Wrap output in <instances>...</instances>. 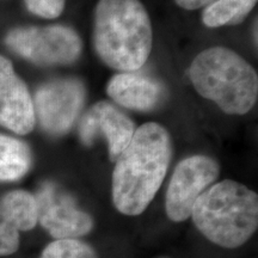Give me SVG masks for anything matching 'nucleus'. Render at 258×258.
I'll return each instance as SVG.
<instances>
[{"instance_id": "obj_3", "label": "nucleus", "mask_w": 258, "mask_h": 258, "mask_svg": "<svg viewBox=\"0 0 258 258\" xmlns=\"http://www.w3.org/2000/svg\"><path fill=\"white\" fill-rule=\"evenodd\" d=\"M190 218L209 241L235 249L257 231L258 196L247 186L225 179L196 200Z\"/></svg>"}, {"instance_id": "obj_1", "label": "nucleus", "mask_w": 258, "mask_h": 258, "mask_svg": "<svg viewBox=\"0 0 258 258\" xmlns=\"http://www.w3.org/2000/svg\"><path fill=\"white\" fill-rule=\"evenodd\" d=\"M171 153L163 125L148 122L135 131L112 172V201L118 212L129 217L145 212L163 184Z\"/></svg>"}, {"instance_id": "obj_14", "label": "nucleus", "mask_w": 258, "mask_h": 258, "mask_svg": "<svg viewBox=\"0 0 258 258\" xmlns=\"http://www.w3.org/2000/svg\"><path fill=\"white\" fill-rule=\"evenodd\" d=\"M256 3L257 0H215L205 9L202 22L209 28L238 24L250 14Z\"/></svg>"}, {"instance_id": "obj_8", "label": "nucleus", "mask_w": 258, "mask_h": 258, "mask_svg": "<svg viewBox=\"0 0 258 258\" xmlns=\"http://www.w3.org/2000/svg\"><path fill=\"white\" fill-rule=\"evenodd\" d=\"M218 163L207 156H191L179 161L167 186L165 212L173 222L191 217L196 200L217 180Z\"/></svg>"}, {"instance_id": "obj_15", "label": "nucleus", "mask_w": 258, "mask_h": 258, "mask_svg": "<svg viewBox=\"0 0 258 258\" xmlns=\"http://www.w3.org/2000/svg\"><path fill=\"white\" fill-rule=\"evenodd\" d=\"M40 258H99L91 245L79 239H60L48 244Z\"/></svg>"}, {"instance_id": "obj_12", "label": "nucleus", "mask_w": 258, "mask_h": 258, "mask_svg": "<svg viewBox=\"0 0 258 258\" xmlns=\"http://www.w3.org/2000/svg\"><path fill=\"white\" fill-rule=\"evenodd\" d=\"M106 92L117 104L141 111L157 108L164 98V88L160 82L137 71L112 77L106 86Z\"/></svg>"}, {"instance_id": "obj_13", "label": "nucleus", "mask_w": 258, "mask_h": 258, "mask_svg": "<svg viewBox=\"0 0 258 258\" xmlns=\"http://www.w3.org/2000/svg\"><path fill=\"white\" fill-rule=\"evenodd\" d=\"M32 165L30 147L18 139L0 134V182H15Z\"/></svg>"}, {"instance_id": "obj_2", "label": "nucleus", "mask_w": 258, "mask_h": 258, "mask_svg": "<svg viewBox=\"0 0 258 258\" xmlns=\"http://www.w3.org/2000/svg\"><path fill=\"white\" fill-rule=\"evenodd\" d=\"M152 41L150 17L139 0H99L93 42L103 62L122 72L138 71L150 56Z\"/></svg>"}, {"instance_id": "obj_6", "label": "nucleus", "mask_w": 258, "mask_h": 258, "mask_svg": "<svg viewBox=\"0 0 258 258\" xmlns=\"http://www.w3.org/2000/svg\"><path fill=\"white\" fill-rule=\"evenodd\" d=\"M86 90L77 78H57L41 85L32 101L35 118L43 131L62 135L70 131L85 103Z\"/></svg>"}, {"instance_id": "obj_4", "label": "nucleus", "mask_w": 258, "mask_h": 258, "mask_svg": "<svg viewBox=\"0 0 258 258\" xmlns=\"http://www.w3.org/2000/svg\"><path fill=\"white\" fill-rule=\"evenodd\" d=\"M189 78L200 95L230 115H244L256 104L258 77L239 54L225 47L201 51L189 69Z\"/></svg>"}, {"instance_id": "obj_17", "label": "nucleus", "mask_w": 258, "mask_h": 258, "mask_svg": "<svg viewBox=\"0 0 258 258\" xmlns=\"http://www.w3.org/2000/svg\"><path fill=\"white\" fill-rule=\"evenodd\" d=\"M176 4L185 10H196L211 5L215 0H175Z\"/></svg>"}, {"instance_id": "obj_5", "label": "nucleus", "mask_w": 258, "mask_h": 258, "mask_svg": "<svg viewBox=\"0 0 258 258\" xmlns=\"http://www.w3.org/2000/svg\"><path fill=\"white\" fill-rule=\"evenodd\" d=\"M5 43L19 56L42 66L72 63L78 60L83 48L79 35L64 25L12 29Z\"/></svg>"}, {"instance_id": "obj_9", "label": "nucleus", "mask_w": 258, "mask_h": 258, "mask_svg": "<svg viewBox=\"0 0 258 258\" xmlns=\"http://www.w3.org/2000/svg\"><path fill=\"white\" fill-rule=\"evenodd\" d=\"M133 121L110 103L101 101L93 104L79 124V138L83 144L92 145L97 137L105 138L109 147V157L116 161L131 143L135 133Z\"/></svg>"}, {"instance_id": "obj_16", "label": "nucleus", "mask_w": 258, "mask_h": 258, "mask_svg": "<svg viewBox=\"0 0 258 258\" xmlns=\"http://www.w3.org/2000/svg\"><path fill=\"white\" fill-rule=\"evenodd\" d=\"M31 14L42 18H56L62 14L66 0H24Z\"/></svg>"}, {"instance_id": "obj_10", "label": "nucleus", "mask_w": 258, "mask_h": 258, "mask_svg": "<svg viewBox=\"0 0 258 258\" xmlns=\"http://www.w3.org/2000/svg\"><path fill=\"white\" fill-rule=\"evenodd\" d=\"M35 123L34 104L27 85L17 76L11 61L0 55V125L25 135Z\"/></svg>"}, {"instance_id": "obj_11", "label": "nucleus", "mask_w": 258, "mask_h": 258, "mask_svg": "<svg viewBox=\"0 0 258 258\" xmlns=\"http://www.w3.org/2000/svg\"><path fill=\"white\" fill-rule=\"evenodd\" d=\"M37 225V208L34 195L14 190L0 199V256L15 253L19 247L21 232Z\"/></svg>"}, {"instance_id": "obj_7", "label": "nucleus", "mask_w": 258, "mask_h": 258, "mask_svg": "<svg viewBox=\"0 0 258 258\" xmlns=\"http://www.w3.org/2000/svg\"><path fill=\"white\" fill-rule=\"evenodd\" d=\"M37 222L55 240L78 239L93 228V219L77 205L66 190L53 182H44L34 195Z\"/></svg>"}]
</instances>
